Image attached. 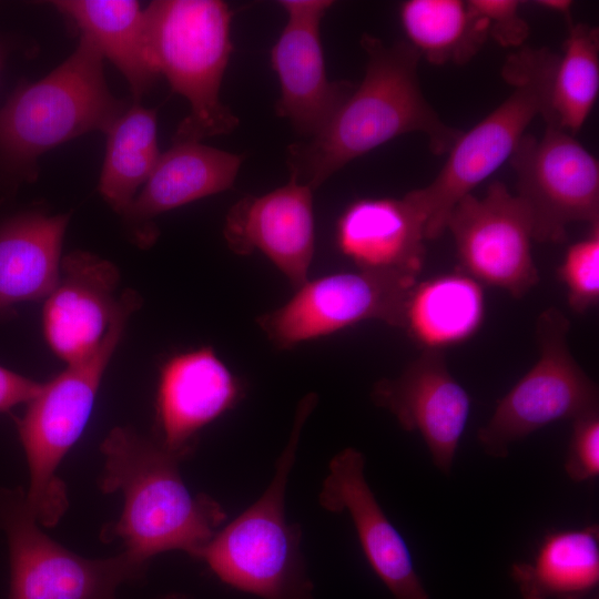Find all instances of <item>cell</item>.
I'll use <instances>...</instances> for the list:
<instances>
[{"mask_svg":"<svg viewBox=\"0 0 599 599\" xmlns=\"http://www.w3.org/2000/svg\"><path fill=\"white\" fill-rule=\"evenodd\" d=\"M327 511L347 512L362 550L394 599H429L409 548L378 504L365 477V456L354 447L334 455L318 493Z\"/></svg>","mask_w":599,"mask_h":599,"instance_id":"16","label":"cell"},{"mask_svg":"<svg viewBox=\"0 0 599 599\" xmlns=\"http://www.w3.org/2000/svg\"><path fill=\"white\" fill-rule=\"evenodd\" d=\"M69 216L35 211L0 225V315L18 303L47 298L54 288Z\"/></svg>","mask_w":599,"mask_h":599,"instance_id":"21","label":"cell"},{"mask_svg":"<svg viewBox=\"0 0 599 599\" xmlns=\"http://www.w3.org/2000/svg\"><path fill=\"white\" fill-rule=\"evenodd\" d=\"M552 55L549 49L528 47L510 54L502 68L504 79L514 87L510 95L469 131H461L428 185L405 194L424 220L426 240L440 236L457 202L509 160L540 114Z\"/></svg>","mask_w":599,"mask_h":599,"instance_id":"7","label":"cell"},{"mask_svg":"<svg viewBox=\"0 0 599 599\" xmlns=\"http://www.w3.org/2000/svg\"><path fill=\"white\" fill-rule=\"evenodd\" d=\"M599 92V32L569 22L561 54L550 64L540 114L546 126L575 135L588 119Z\"/></svg>","mask_w":599,"mask_h":599,"instance_id":"25","label":"cell"},{"mask_svg":"<svg viewBox=\"0 0 599 599\" xmlns=\"http://www.w3.org/2000/svg\"><path fill=\"white\" fill-rule=\"evenodd\" d=\"M243 158L197 141H173L122 214L140 245L156 237L162 213L233 187Z\"/></svg>","mask_w":599,"mask_h":599,"instance_id":"19","label":"cell"},{"mask_svg":"<svg viewBox=\"0 0 599 599\" xmlns=\"http://www.w3.org/2000/svg\"><path fill=\"white\" fill-rule=\"evenodd\" d=\"M317 400L314 393L301 399L264 493L221 528L199 557L224 583L262 599H313L302 528L286 519L285 493L303 427Z\"/></svg>","mask_w":599,"mask_h":599,"instance_id":"3","label":"cell"},{"mask_svg":"<svg viewBox=\"0 0 599 599\" xmlns=\"http://www.w3.org/2000/svg\"><path fill=\"white\" fill-rule=\"evenodd\" d=\"M399 18L406 41L437 65L467 63L489 37L487 22L468 1L408 0Z\"/></svg>","mask_w":599,"mask_h":599,"instance_id":"27","label":"cell"},{"mask_svg":"<svg viewBox=\"0 0 599 599\" xmlns=\"http://www.w3.org/2000/svg\"><path fill=\"white\" fill-rule=\"evenodd\" d=\"M42 383L0 366V413L29 403L41 389Z\"/></svg>","mask_w":599,"mask_h":599,"instance_id":"31","label":"cell"},{"mask_svg":"<svg viewBox=\"0 0 599 599\" xmlns=\"http://www.w3.org/2000/svg\"><path fill=\"white\" fill-rule=\"evenodd\" d=\"M101 450L100 488L124 497L121 517L103 529V540L119 538L146 567L153 556L171 550L199 559L226 512L212 497L187 488L179 470L183 458L129 427H114Z\"/></svg>","mask_w":599,"mask_h":599,"instance_id":"2","label":"cell"},{"mask_svg":"<svg viewBox=\"0 0 599 599\" xmlns=\"http://www.w3.org/2000/svg\"><path fill=\"white\" fill-rule=\"evenodd\" d=\"M361 44L367 55L361 84L315 136L288 149L291 175L314 191L351 161L403 134H424L440 155L461 133L425 99L417 74L420 57L407 41L387 45L364 33Z\"/></svg>","mask_w":599,"mask_h":599,"instance_id":"1","label":"cell"},{"mask_svg":"<svg viewBox=\"0 0 599 599\" xmlns=\"http://www.w3.org/2000/svg\"><path fill=\"white\" fill-rule=\"evenodd\" d=\"M161 599H192V598L184 593H170L162 597Z\"/></svg>","mask_w":599,"mask_h":599,"instance_id":"33","label":"cell"},{"mask_svg":"<svg viewBox=\"0 0 599 599\" xmlns=\"http://www.w3.org/2000/svg\"><path fill=\"white\" fill-rule=\"evenodd\" d=\"M485 317L483 285L465 273L417 282L409 293L403 327L424 351L466 342Z\"/></svg>","mask_w":599,"mask_h":599,"instance_id":"23","label":"cell"},{"mask_svg":"<svg viewBox=\"0 0 599 599\" xmlns=\"http://www.w3.org/2000/svg\"><path fill=\"white\" fill-rule=\"evenodd\" d=\"M425 241L424 220L406 195L356 200L336 224L337 246L358 270L418 276Z\"/></svg>","mask_w":599,"mask_h":599,"instance_id":"20","label":"cell"},{"mask_svg":"<svg viewBox=\"0 0 599 599\" xmlns=\"http://www.w3.org/2000/svg\"><path fill=\"white\" fill-rule=\"evenodd\" d=\"M22 488L0 487V529L9 546V599H115L116 588L146 566L125 551L89 559L43 532Z\"/></svg>","mask_w":599,"mask_h":599,"instance_id":"9","label":"cell"},{"mask_svg":"<svg viewBox=\"0 0 599 599\" xmlns=\"http://www.w3.org/2000/svg\"><path fill=\"white\" fill-rule=\"evenodd\" d=\"M140 303L134 291H125L100 346L42 383L23 416L16 418L30 474L27 498L43 527L55 526L67 511V488L57 469L85 429L105 368Z\"/></svg>","mask_w":599,"mask_h":599,"instance_id":"5","label":"cell"},{"mask_svg":"<svg viewBox=\"0 0 599 599\" xmlns=\"http://www.w3.org/2000/svg\"><path fill=\"white\" fill-rule=\"evenodd\" d=\"M0 63H1V54H0Z\"/></svg>","mask_w":599,"mask_h":599,"instance_id":"34","label":"cell"},{"mask_svg":"<svg viewBox=\"0 0 599 599\" xmlns=\"http://www.w3.org/2000/svg\"><path fill=\"white\" fill-rule=\"evenodd\" d=\"M240 393L238 380L212 347L172 356L160 370L158 440L184 459L199 432L233 407Z\"/></svg>","mask_w":599,"mask_h":599,"instance_id":"18","label":"cell"},{"mask_svg":"<svg viewBox=\"0 0 599 599\" xmlns=\"http://www.w3.org/2000/svg\"><path fill=\"white\" fill-rule=\"evenodd\" d=\"M538 6L541 8H545L547 10H551L555 12H559L560 14L565 16V18L568 20V22L571 21L570 18V8H571V1L567 0H541L537 1Z\"/></svg>","mask_w":599,"mask_h":599,"instance_id":"32","label":"cell"},{"mask_svg":"<svg viewBox=\"0 0 599 599\" xmlns=\"http://www.w3.org/2000/svg\"><path fill=\"white\" fill-rule=\"evenodd\" d=\"M126 79L134 101L160 75L151 51L145 11L132 0H63L52 2Z\"/></svg>","mask_w":599,"mask_h":599,"instance_id":"22","label":"cell"},{"mask_svg":"<svg viewBox=\"0 0 599 599\" xmlns=\"http://www.w3.org/2000/svg\"><path fill=\"white\" fill-rule=\"evenodd\" d=\"M565 470L573 481L581 483L599 474V410L572 420Z\"/></svg>","mask_w":599,"mask_h":599,"instance_id":"29","label":"cell"},{"mask_svg":"<svg viewBox=\"0 0 599 599\" xmlns=\"http://www.w3.org/2000/svg\"><path fill=\"white\" fill-rule=\"evenodd\" d=\"M372 399L403 429L419 433L436 468L450 474L471 402L449 373L443 351H424L399 376L376 382Z\"/></svg>","mask_w":599,"mask_h":599,"instance_id":"14","label":"cell"},{"mask_svg":"<svg viewBox=\"0 0 599 599\" xmlns=\"http://www.w3.org/2000/svg\"><path fill=\"white\" fill-rule=\"evenodd\" d=\"M509 162L534 240L558 243L571 223L599 224V163L575 135L554 126L540 138L525 134Z\"/></svg>","mask_w":599,"mask_h":599,"instance_id":"11","label":"cell"},{"mask_svg":"<svg viewBox=\"0 0 599 599\" xmlns=\"http://www.w3.org/2000/svg\"><path fill=\"white\" fill-rule=\"evenodd\" d=\"M521 599H586L599 582V528L548 534L532 561L512 565Z\"/></svg>","mask_w":599,"mask_h":599,"instance_id":"24","label":"cell"},{"mask_svg":"<svg viewBox=\"0 0 599 599\" xmlns=\"http://www.w3.org/2000/svg\"><path fill=\"white\" fill-rule=\"evenodd\" d=\"M119 278L113 263L88 252L61 258L59 280L43 306L42 327L49 347L67 364L100 346L118 303Z\"/></svg>","mask_w":599,"mask_h":599,"instance_id":"17","label":"cell"},{"mask_svg":"<svg viewBox=\"0 0 599 599\" xmlns=\"http://www.w3.org/2000/svg\"><path fill=\"white\" fill-rule=\"evenodd\" d=\"M446 230L453 234L463 273L481 285L520 298L539 282L530 213L504 183L493 182L483 197L470 193L459 200Z\"/></svg>","mask_w":599,"mask_h":599,"instance_id":"12","label":"cell"},{"mask_svg":"<svg viewBox=\"0 0 599 599\" xmlns=\"http://www.w3.org/2000/svg\"><path fill=\"white\" fill-rule=\"evenodd\" d=\"M333 3L278 1L287 13V23L271 50V64L281 88L276 112L308 139L325 126L355 88L348 81L327 78L319 24Z\"/></svg>","mask_w":599,"mask_h":599,"instance_id":"13","label":"cell"},{"mask_svg":"<svg viewBox=\"0 0 599 599\" xmlns=\"http://www.w3.org/2000/svg\"><path fill=\"white\" fill-rule=\"evenodd\" d=\"M417 278L407 273L357 268L307 280L286 303L256 322L283 349L367 319L402 328L406 302Z\"/></svg>","mask_w":599,"mask_h":599,"instance_id":"10","label":"cell"},{"mask_svg":"<svg viewBox=\"0 0 599 599\" xmlns=\"http://www.w3.org/2000/svg\"><path fill=\"white\" fill-rule=\"evenodd\" d=\"M159 74L186 99L190 113L173 141H197L233 131L238 119L220 91L233 50V12L221 0H159L144 10Z\"/></svg>","mask_w":599,"mask_h":599,"instance_id":"6","label":"cell"},{"mask_svg":"<svg viewBox=\"0 0 599 599\" xmlns=\"http://www.w3.org/2000/svg\"><path fill=\"white\" fill-rule=\"evenodd\" d=\"M569 327L568 318L556 307H548L538 317V361L498 400L490 419L478 430L487 455L505 458L514 443L534 432L599 410L598 387L569 349Z\"/></svg>","mask_w":599,"mask_h":599,"instance_id":"8","label":"cell"},{"mask_svg":"<svg viewBox=\"0 0 599 599\" xmlns=\"http://www.w3.org/2000/svg\"><path fill=\"white\" fill-rule=\"evenodd\" d=\"M103 55L80 34L78 47L39 81L21 85L0 109V162L33 181L47 151L91 131H105L126 104L109 90Z\"/></svg>","mask_w":599,"mask_h":599,"instance_id":"4","label":"cell"},{"mask_svg":"<svg viewBox=\"0 0 599 599\" xmlns=\"http://www.w3.org/2000/svg\"><path fill=\"white\" fill-rule=\"evenodd\" d=\"M105 134L106 151L99 192L114 211L123 214L161 156L156 111L133 101Z\"/></svg>","mask_w":599,"mask_h":599,"instance_id":"26","label":"cell"},{"mask_svg":"<svg viewBox=\"0 0 599 599\" xmlns=\"http://www.w3.org/2000/svg\"><path fill=\"white\" fill-rule=\"evenodd\" d=\"M470 8L488 26V34L502 47H520L529 34L527 22L519 14L516 0H469Z\"/></svg>","mask_w":599,"mask_h":599,"instance_id":"30","label":"cell"},{"mask_svg":"<svg viewBox=\"0 0 599 599\" xmlns=\"http://www.w3.org/2000/svg\"><path fill=\"white\" fill-rule=\"evenodd\" d=\"M314 190L296 180L229 210L223 235L237 255L264 254L297 288L308 278L315 250Z\"/></svg>","mask_w":599,"mask_h":599,"instance_id":"15","label":"cell"},{"mask_svg":"<svg viewBox=\"0 0 599 599\" xmlns=\"http://www.w3.org/2000/svg\"><path fill=\"white\" fill-rule=\"evenodd\" d=\"M570 308L585 313L599 301V224L590 226L586 237L567 250L558 268Z\"/></svg>","mask_w":599,"mask_h":599,"instance_id":"28","label":"cell"}]
</instances>
